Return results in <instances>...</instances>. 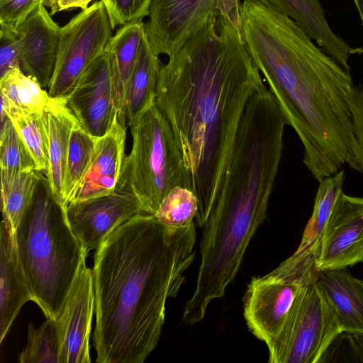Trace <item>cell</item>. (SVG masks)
Here are the masks:
<instances>
[{
    "label": "cell",
    "mask_w": 363,
    "mask_h": 363,
    "mask_svg": "<svg viewBox=\"0 0 363 363\" xmlns=\"http://www.w3.org/2000/svg\"><path fill=\"white\" fill-rule=\"evenodd\" d=\"M264 86L241 29L218 13L161 66L155 104L182 155L199 228L219 193L245 107Z\"/></svg>",
    "instance_id": "6da1fadb"
},
{
    "label": "cell",
    "mask_w": 363,
    "mask_h": 363,
    "mask_svg": "<svg viewBox=\"0 0 363 363\" xmlns=\"http://www.w3.org/2000/svg\"><path fill=\"white\" fill-rule=\"evenodd\" d=\"M195 223L176 228L138 214L96 250L93 287L98 363H143L157 347L166 303L195 257Z\"/></svg>",
    "instance_id": "7a4b0ae2"
},
{
    "label": "cell",
    "mask_w": 363,
    "mask_h": 363,
    "mask_svg": "<svg viewBox=\"0 0 363 363\" xmlns=\"http://www.w3.org/2000/svg\"><path fill=\"white\" fill-rule=\"evenodd\" d=\"M240 26L254 65L301 142L306 167L318 182L342 170L354 144L350 71L267 0H242Z\"/></svg>",
    "instance_id": "3957f363"
},
{
    "label": "cell",
    "mask_w": 363,
    "mask_h": 363,
    "mask_svg": "<svg viewBox=\"0 0 363 363\" xmlns=\"http://www.w3.org/2000/svg\"><path fill=\"white\" fill-rule=\"evenodd\" d=\"M286 125L264 86L249 100L240 120L219 193L202 239L229 256L245 254L263 223L280 164Z\"/></svg>",
    "instance_id": "277c9868"
},
{
    "label": "cell",
    "mask_w": 363,
    "mask_h": 363,
    "mask_svg": "<svg viewBox=\"0 0 363 363\" xmlns=\"http://www.w3.org/2000/svg\"><path fill=\"white\" fill-rule=\"evenodd\" d=\"M14 236L32 301L47 318L57 319L89 252L43 172H37L31 199Z\"/></svg>",
    "instance_id": "5b68a950"
},
{
    "label": "cell",
    "mask_w": 363,
    "mask_h": 363,
    "mask_svg": "<svg viewBox=\"0 0 363 363\" xmlns=\"http://www.w3.org/2000/svg\"><path fill=\"white\" fill-rule=\"evenodd\" d=\"M128 126L132 147L117 188L132 192L144 212L153 215L174 188L189 189L184 159L171 125L155 102Z\"/></svg>",
    "instance_id": "8992f818"
},
{
    "label": "cell",
    "mask_w": 363,
    "mask_h": 363,
    "mask_svg": "<svg viewBox=\"0 0 363 363\" xmlns=\"http://www.w3.org/2000/svg\"><path fill=\"white\" fill-rule=\"evenodd\" d=\"M338 319L316 281L299 289L277 338L267 347L270 363H319L341 333Z\"/></svg>",
    "instance_id": "52a82bcc"
},
{
    "label": "cell",
    "mask_w": 363,
    "mask_h": 363,
    "mask_svg": "<svg viewBox=\"0 0 363 363\" xmlns=\"http://www.w3.org/2000/svg\"><path fill=\"white\" fill-rule=\"evenodd\" d=\"M109 15L96 1L60 28L53 74L48 88L51 97H66L91 63L104 52L111 37Z\"/></svg>",
    "instance_id": "ba28073f"
},
{
    "label": "cell",
    "mask_w": 363,
    "mask_h": 363,
    "mask_svg": "<svg viewBox=\"0 0 363 363\" xmlns=\"http://www.w3.org/2000/svg\"><path fill=\"white\" fill-rule=\"evenodd\" d=\"M240 0H152L147 37L157 55H174L204 25L211 14L228 16L241 28Z\"/></svg>",
    "instance_id": "9c48e42d"
},
{
    "label": "cell",
    "mask_w": 363,
    "mask_h": 363,
    "mask_svg": "<svg viewBox=\"0 0 363 363\" xmlns=\"http://www.w3.org/2000/svg\"><path fill=\"white\" fill-rule=\"evenodd\" d=\"M301 285L275 268L253 277L243 297V315L250 331L269 347L280 334Z\"/></svg>",
    "instance_id": "30bf717a"
},
{
    "label": "cell",
    "mask_w": 363,
    "mask_h": 363,
    "mask_svg": "<svg viewBox=\"0 0 363 363\" xmlns=\"http://www.w3.org/2000/svg\"><path fill=\"white\" fill-rule=\"evenodd\" d=\"M143 213L137 197L119 188L108 195L70 203L66 207L70 226L88 252L96 250L113 230Z\"/></svg>",
    "instance_id": "8fae6325"
},
{
    "label": "cell",
    "mask_w": 363,
    "mask_h": 363,
    "mask_svg": "<svg viewBox=\"0 0 363 363\" xmlns=\"http://www.w3.org/2000/svg\"><path fill=\"white\" fill-rule=\"evenodd\" d=\"M86 256L67 298L60 316L55 320L60 341V363H90L89 340L94 313L92 269Z\"/></svg>",
    "instance_id": "7c38bea8"
},
{
    "label": "cell",
    "mask_w": 363,
    "mask_h": 363,
    "mask_svg": "<svg viewBox=\"0 0 363 363\" xmlns=\"http://www.w3.org/2000/svg\"><path fill=\"white\" fill-rule=\"evenodd\" d=\"M363 263V196L342 191L328 220L316 263L318 271Z\"/></svg>",
    "instance_id": "4fadbf2b"
},
{
    "label": "cell",
    "mask_w": 363,
    "mask_h": 363,
    "mask_svg": "<svg viewBox=\"0 0 363 363\" xmlns=\"http://www.w3.org/2000/svg\"><path fill=\"white\" fill-rule=\"evenodd\" d=\"M65 98L89 134L97 138L106 133L118 113L110 61L105 52L85 70Z\"/></svg>",
    "instance_id": "5bb4252c"
},
{
    "label": "cell",
    "mask_w": 363,
    "mask_h": 363,
    "mask_svg": "<svg viewBox=\"0 0 363 363\" xmlns=\"http://www.w3.org/2000/svg\"><path fill=\"white\" fill-rule=\"evenodd\" d=\"M345 172L319 181L313 209L295 252L279 267L291 280L301 285L317 280L316 263L320 255L323 233L334 204L343 191Z\"/></svg>",
    "instance_id": "9a60e30c"
},
{
    "label": "cell",
    "mask_w": 363,
    "mask_h": 363,
    "mask_svg": "<svg viewBox=\"0 0 363 363\" xmlns=\"http://www.w3.org/2000/svg\"><path fill=\"white\" fill-rule=\"evenodd\" d=\"M41 3L16 29L20 68L44 89L50 83L57 55L60 28Z\"/></svg>",
    "instance_id": "2e32d148"
},
{
    "label": "cell",
    "mask_w": 363,
    "mask_h": 363,
    "mask_svg": "<svg viewBox=\"0 0 363 363\" xmlns=\"http://www.w3.org/2000/svg\"><path fill=\"white\" fill-rule=\"evenodd\" d=\"M126 126L117 115L106 133L96 138L89 170L70 203L108 195L117 189L125 158Z\"/></svg>",
    "instance_id": "e0dca14e"
},
{
    "label": "cell",
    "mask_w": 363,
    "mask_h": 363,
    "mask_svg": "<svg viewBox=\"0 0 363 363\" xmlns=\"http://www.w3.org/2000/svg\"><path fill=\"white\" fill-rule=\"evenodd\" d=\"M0 342L22 306L32 301L18 256L14 233L2 220L0 227Z\"/></svg>",
    "instance_id": "ac0fdd59"
},
{
    "label": "cell",
    "mask_w": 363,
    "mask_h": 363,
    "mask_svg": "<svg viewBox=\"0 0 363 363\" xmlns=\"http://www.w3.org/2000/svg\"><path fill=\"white\" fill-rule=\"evenodd\" d=\"M292 18L308 36L345 69L350 71L349 57L361 54L362 48H353L331 29L319 0H267Z\"/></svg>",
    "instance_id": "d6986e66"
},
{
    "label": "cell",
    "mask_w": 363,
    "mask_h": 363,
    "mask_svg": "<svg viewBox=\"0 0 363 363\" xmlns=\"http://www.w3.org/2000/svg\"><path fill=\"white\" fill-rule=\"evenodd\" d=\"M42 116L48 153L45 175L53 194L63 205L66 161L71 133L77 118L62 97L50 96Z\"/></svg>",
    "instance_id": "ffe728a7"
},
{
    "label": "cell",
    "mask_w": 363,
    "mask_h": 363,
    "mask_svg": "<svg viewBox=\"0 0 363 363\" xmlns=\"http://www.w3.org/2000/svg\"><path fill=\"white\" fill-rule=\"evenodd\" d=\"M316 282L342 330L363 333V280L336 268L319 270Z\"/></svg>",
    "instance_id": "44dd1931"
},
{
    "label": "cell",
    "mask_w": 363,
    "mask_h": 363,
    "mask_svg": "<svg viewBox=\"0 0 363 363\" xmlns=\"http://www.w3.org/2000/svg\"><path fill=\"white\" fill-rule=\"evenodd\" d=\"M145 33L143 21L125 24L111 35L104 49L110 61L118 118L126 125L123 120L125 98Z\"/></svg>",
    "instance_id": "7402d4cb"
},
{
    "label": "cell",
    "mask_w": 363,
    "mask_h": 363,
    "mask_svg": "<svg viewBox=\"0 0 363 363\" xmlns=\"http://www.w3.org/2000/svg\"><path fill=\"white\" fill-rule=\"evenodd\" d=\"M161 66L145 33L125 98L123 120L127 125L155 102Z\"/></svg>",
    "instance_id": "603a6c76"
},
{
    "label": "cell",
    "mask_w": 363,
    "mask_h": 363,
    "mask_svg": "<svg viewBox=\"0 0 363 363\" xmlns=\"http://www.w3.org/2000/svg\"><path fill=\"white\" fill-rule=\"evenodd\" d=\"M96 140V137L89 134L77 120L71 133L66 161L63 191L65 208L89 170L94 156Z\"/></svg>",
    "instance_id": "cb8c5ba5"
},
{
    "label": "cell",
    "mask_w": 363,
    "mask_h": 363,
    "mask_svg": "<svg viewBox=\"0 0 363 363\" xmlns=\"http://www.w3.org/2000/svg\"><path fill=\"white\" fill-rule=\"evenodd\" d=\"M42 113L25 111L1 97V121L5 118L11 120L32 155L37 171L46 174L48 153Z\"/></svg>",
    "instance_id": "d4e9b609"
},
{
    "label": "cell",
    "mask_w": 363,
    "mask_h": 363,
    "mask_svg": "<svg viewBox=\"0 0 363 363\" xmlns=\"http://www.w3.org/2000/svg\"><path fill=\"white\" fill-rule=\"evenodd\" d=\"M37 172L1 169L3 220L14 233L31 199Z\"/></svg>",
    "instance_id": "484cf974"
},
{
    "label": "cell",
    "mask_w": 363,
    "mask_h": 363,
    "mask_svg": "<svg viewBox=\"0 0 363 363\" xmlns=\"http://www.w3.org/2000/svg\"><path fill=\"white\" fill-rule=\"evenodd\" d=\"M1 97L25 111L42 113L50 96L38 80L13 68L0 78Z\"/></svg>",
    "instance_id": "4316f807"
},
{
    "label": "cell",
    "mask_w": 363,
    "mask_h": 363,
    "mask_svg": "<svg viewBox=\"0 0 363 363\" xmlns=\"http://www.w3.org/2000/svg\"><path fill=\"white\" fill-rule=\"evenodd\" d=\"M60 341L55 319L47 318L38 328L28 325V341L18 355L21 363H60Z\"/></svg>",
    "instance_id": "83f0119b"
},
{
    "label": "cell",
    "mask_w": 363,
    "mask_h": 363,
    "mask_svg": "<svg viewBox=\"0 0 363 363\" xmlns=\"http://www.w3.org/2000/svg\"><path fill=\"white\" fill-rule=\"evenodd\" d=\"M197 211L198 201L194 192L177 186L167 195L153 215L167 225L182 228L194 222Z\"/></svg>",
    "instance_id": "f1b7e54d"
},
{
    "label": "cell",
    "mask_w": 363,
    "mask_h": 363,
    "mask_svg": "<svg viewBox=\"0 0 363 363\" xmlns=\"http://www.w3.org/2000/svg\"><path fill=\"white\" fill-rule=\"evenodd\" d=\"M1 169L37 171L35 161L11 120L1 121Z\"/></svg>",
    "instance_id": "f546056e"
},
{
    "label": "cell",
    "mask_w": 363,
    "mask_h": 363,
    "mask_svg": "<svg viewBox=\"0 0 363 363\" xmlns=\"http://www.w3.org/2000/svg\"><path fill=\"white\" fill-rule=\"evenodd\" d=\"M363 363V333L342 331L323 354L319 363Z\"/></svg>",
    "instance_id": "4dcf8cb0"
},
{
    "label": "cell",
    "mask_w": 363,
    "mask_h": 363,
    "mask_svg": "<svg viewBox=\"0 0 363 363\" xmlns=\"http://www.w3.org/2000/svg\"><path fill=\"white\" fill-rule=\"evenodd\" d=\"M347 101L354 136L353 155L348 165L363 174V84L354 86L348 95Z\"/></svg>",
    "instance_id": "1f68e13d"
},
{
    "label": "cell",
    "mask_w": 363,
    "mask_h": 363,
    "mask_svg": "<svg viewBox=\"0 0 363 363\" xmlns=\"http://www.w3.org/2000/svg\"><path fill=\"white\" fill-rule=\"evenodd\" d=\"M108 11L113 30L117 26L141 21L148 16L152 0H102Z\"/></svg>",
    "instance_id": "d6a6232c"
},
{
    "label": "cell",
    "mask_w": 363,
    "mask_h": 363,
    "mask_svg": "<svg viewBox=\"0 0 363 363\" xmlns=\"http://www.w3.org/2000/svg\"><path fill=\"white\" fill-rule=\"evenodd\" d=\"M41 0H0V24L16 32Z\"/></svg>",
    "instance_id": "836d02e7"
},
{
    "label": "cell",
    "mask_w": 363,
    "mask_h": 363,
    "mask_svg": "<svg viewBox=\"0 0 363 363\" xmlns=\"http://www.w3.org/2000/svg\"><path fill=\"white\" fill-rule=\"evenodd\" d=\"M16 67H20V47L17 35L15 31L1 26L0 76Z\"/></svg>",
    "instance_id": "e575fe53"
},
{
    "label": "cell",
    "mask_w": 363,
    "mask_h": 363,
    "mask_svg": "<svg viewBox=\"0 0 363 363\" xmlns=\"http://www.w3.org/2000/svg\"><path fill=\"white\" fill-rule=\"evenodd\" d=\"M92 1L94 0H55L50 7L51 9L50 14L54 15L61 11L76 8L85 9Z\"/></svg>",
    "instance_id": "d590c367"
},
{
    "label": "cell",
    "mask_w": 363,
    "mask_h": 363,
    "mask_svg": "<svg viewBox=\"0 0 363 363\" xmlns=\"http://www.w3.org/2000/svg\"><path fill=\"white\" fill-rule=\"evenodd\" d=\"M363 25V0H353Z\"/></svg>",
    "instance_id": "8d00e7d4"
},
{
    "label": "cell",
    "mask_w": 363,
    "mask_h": 363,
    "mask_svg": "<svg viewBox=\"0 0 363 363\" xmlns=\"http://www.w3.org/2000/svg\"><path fill=\"white\" fill-rule=\"evenodd\" d=\"M55 0H41L42 3L45 5V6H48L49 7H50L52 6V4L55 2Z\"/></svg>",
    "instance_id": "74e56055"
}]
</instances>
